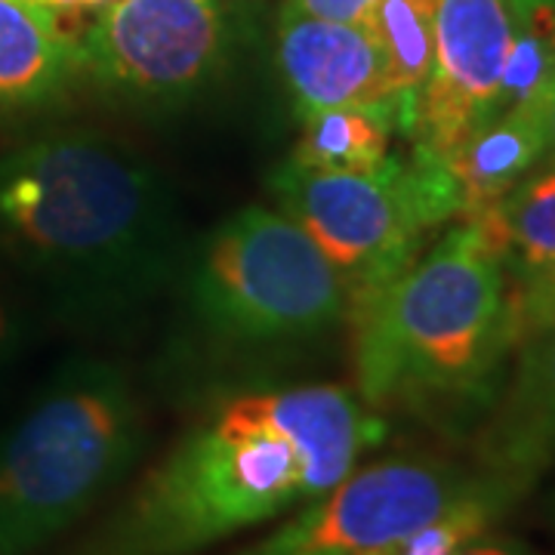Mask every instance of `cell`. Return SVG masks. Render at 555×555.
Masks as SVG:
<instances>
[{
    "mask_svg": "<svg viewBox=\"0 0 555 555\" xmlns=\"http://www.w3.org/2000/svg\"><path fill=\"white\" fill-rule=\"evenodd\" d=\"M31 3H35V0H31Z\"/></svg>",
    "mask_w": 555,
    "mask_h": 555,
    "instance_id": "28",
    "label": "cell"
},
{
    "mask_svg": "<svg viewBox=\"0 0 555 555\" xmlns=\"http://www.w3.org/2000/svg\"><path fill=\"white\" fill-rule=\"evenodd\" d=\"M40 7L53 10V13H68V10H83V0H35Z\"/></svg>",
    "mask_w": 555,
    "mask_h": 555,
    "instance_id": "24",
    "label": "cell"
},
{
    "mask_svg": "<svg viewBox=\"0 0 555 555\" xmlns=\"http://www.w3.org/2000/svg\"><path fill=\"white\" fill-rule=\"evenodd\" d=\"M555 324V266L506 281V331L509 346Z\"/></svg>",
    "mask_w": 555,
    "mask_h": 555,
    "instance_id": "18",
    "label": "cell"
},
{
    "mask_svg": "<svg viewBox=\"0 0 555 555\" xmlns=\"http://www.w3.org/2000/svg\"><path fill=\"white\" fill-rule=\"evenodd\" d=\"M516 35L518 16L509 0H438L436 53L411 130L420 152L448 160L494 118Z\"/></svg>",
    "mask_w": 555,
    "mask_h": 555,
    "instance_id": "9",
    "label": "cell"
},
{
    "mask_svg": "<svg viewBox=\"0 0 555 555\" xmlns=\"http://www.w3.org/2000/svg\"><path fill=\"white\" fill-rule=\"evenodd\" d=\"M189 297L204 327L241 343L315 337L349 309L337 266L272 207H244L207 235L189 269Z\"/></svg>",
    "mask_w": 555,
    "mask_h": 555,
    "instance_id": "5",
    "label": "cell"
},
{
    "mask_svg": "<svg viewBox=\"0 0 555 555\" xmlns=\"http://www.w3.org/2000/svg\"><path fill=\"white\" fill-rule=\"evenodd\" d=\"M145 448V411L112 361L62 367L0 436V555H35L115 491Z\"/></svg>",
    "mask_w": 555,
    "mask_h": 555,
    "instance_id": "4",
    "label": "cell"
},
{
    "mask_svg": "<svg viewBox=\"0 0 555 555\" xmlns=\"http://www.w3.org/2000/svg\"><path fill=\"white\" fill-rule=\"evenodd\" d=\"M473 222L494 254L518 275L555 266V170L537 167L509 195L478 210Z\"/></svg>",
    "mask_w": 555,
    "mask_h": 555,
    "instance_id": "15",
    "label": "cell"
},
{
    "mask_svg": "<svg viewBox=\"0 0 555 555\" xmlns=\"http://www.w3.org/2000/svg\"><path fill=\"white\" fill-rule=\"evenodd\" d=\"M225 38L219 0H118L80 40L83 72L130 105H179L217 78Z\"/></svg>",
    "mask_w": 555,
    "mask_h": 555,
    "instance_id": "8",
    "label": "cell"
},
{
    "mask_svg": "<svg viewBox=\"0 0 555 555\" xmlns=\"http://www.w3.org/2000/svg\"><path fill=\"white\" fill-rule=\"evenodd\" d=\"M112 3H118V0H83V10H105V7H112Z\"/></svg>",
    "mask_w": 555,
    "mask_h": 555,
    "instance_id": "25",
    "label": "cell"
},
{
    "mask_svg": "<svg viewBox=\"0 0 555 555\" xmlns=\"http://www.w3.org/2000/svg\"><path fill=\"white\" fill-rule=\"evenodd\" d=\"M546 40H550V47L555 50V20H553V25H550V31H546Z\"/></svg>",
    "mask_w": 555,
    "mask_h": 555,
    "instance_id": "26",
    "label": "cell"
},
{
    "mask_svg": "<svg viewBox=\"0 0 555 555\" xmlns=\"http://www.w3.org/2000/svg\"><path fill=\"white\" fill-rule=\"evenodd\" d=\"M454 555H537L531 546H525L521 540L506 534H494V531H485V534L473 537L466 546H460Z\"/></svg>",
    "mask_w": 555,
    "mask_h": 555,
    "instance_id": "20",
    "label": "cell"
},
{
    "mask_svg": "<svg viewBox=\"0 0 555 555\" xmlns=\"http://www.w3.org/2000/svg\"><path fill=\"white\" fill-rule=\"evenodd\" d=\"M513 10H516L518 25H528V28H540V22H546V31L555 20V0H509Z\"/></svg>",
    "mask_w": 555,
    "mask_h": 555,
    "instance_id": "21",
    "label": "cell"
},
{
    "mask_svg": "<svg viewBox=\"0 0 555 555\" xmlns=\"http://www.w3.org/2000/svg\"><path fill=\"white\" fill-rule=\"evenodd\" d=\"M83 72V50L60 13L31 0H0V115L62 100Z\"/></svg>",
    "mask_w": 555,
    "mask_h": 555,
    "instance_id": "12",
    "label": "cell"
},
{
    "mask_svg": "<svg viewBox=\"0 0 555 555\" xmlns=\"http://www.w3.org/2000/svg\"><path fill=\"white\" fill-rule=\"evenodd\" d=\"M540 167H550V170H555V160H546V164H540Z\"/></svg>",
    "mask_w": 555,
    "mask_h": 555,
    "instance_id": "27",
    "label": "cell"
},
{
    "mask_svg": "<svg viewBox=\"0 0 555 555\" xmlns=\"http://www.w3.org/2000/svg\"><path fill=\"white\" fill-rule=\"evenodd\" d=\"M356 392L374 411L463 414L494 389L513 349L506 266L473 222L349 302Z\"/></svg>",
    "mask_w": 555,
    "mask_h": 555,
    "instance_id": "3",
    "label": "cell"
},
{
    "mask_svg": "<svg viewBox=\"0 0 555 555\" xmlns=\"http://www.w3.org/2000/svg\"><path fill=\"white\" fill-rule=\"evenodd\" d=\"M503 396L478 433V469L528 491L555 466V324L516 346Z\"/></svg>",
    "mask_w": 555,
    "mask_h": 555,
    "instance_id": "11",
    "label": "cell"
},
{
    "mask_svg": "<svg viewBox=\"0 0 555 555\" xmlns=\"http://www.w3.org/2000/svg\"><path fill=\"white\" fill-rule=\"evenodd\" d=\"M275 56L299 118L339 105H396L414 130V108L396 93L386 56L364 28L284 7Z\"/></svg>",
    "mask_w": 555,
    "mask_h": 555,
    "instance_id": "10",
    "label": "cell"
},
{
    "mask_svg": "<svg viewBox=\"0 0 555 555\" xmlns=\"http://www.w3.org/2000/svg\"><path fill=\"white\" fill-rule=\"evenodd\" d=\"M436 7L438 0H379L364 28L379 43L392 87L411 108H416V96L433 68Z\"/></svg>",
    "mask_w": 555,
    "mask_h": 555,
    "instance_id": "16",
    "label": "cell"
},
{
    "mask_svg": "<svg viewBox=\"0 0 555 555\" xmlns=\"http://www.w3.org/2000/svg\"><path fill=\"white\" fill-rule=\"evenodd\" d=\"M525 491H518L516 485L496 478L494 485H488L485 491L460 500L456 506H451L448 513H441L433 521L414 528L411 534L398 537L392 543L371 550L364 555H454L460 546H466L473 537L491 531L496 518L503 516L518 496Z\"/></svg>",
    "mask_w": 555,
    "mask_h": 555,
    "instance_id": "17",
    "label": "cell"
},
{
    "mask_svg": "<svg viewBox=\"0 0 555 555\" xmlns=\"http://www.w3.org/2000/svg\"><path fill=\"white\" fill-rule=\"evenodd\" d=\"M496 476L433 456H386L352 469L339 485L302 503L294 518L235 555H364L411 534Z\"/></svg>",
    "mask_w": 555,
    "mask_h": 555,
    "instance_id": "7",
    "label": "cell"
},
{
    "mask_svg": "<svg viewBox=\"0 0 555 555\" xmlns=\"http://www.w3.org/2000/svg\"><path fill=\"white\" fill-rule=\"evenodd\" d=\"M13 339H16V324H13V318L7 312V306L0 302V358L13 349Z\"/></svg>",
    "mask_w": 555,
    "mask_h": 555,
    "instance_id": "23",
    "label": "cell"
},
{
    "mask_svg": "<svg viewBox=\"0 0 555 555\" xmlns=\"http://www.w3.org/2000/svg\"><path fill=\"white\" fill-rule=\"evenodd\" d=\"M278 210L337 266L349 302L389 284L416 259L423 232L460 214V192L444 160L416 149L377 173H318L291 160L269 177Z\"/></svg>",
    "mask_w": 555,
    "mask_h": 555,
    "instance_id": "6",
    "label": "cell"
},
{
    "mask_svg": "<svg viewBox=\"0 0 555 555\" xmlns=\"http://www.w3.org/2000/svg\"><path fill=\"white\" fill-rule=\"evenodd\" d=\"M543 133H546V160H555V83L550 90V96L543 102Z\"/></svg>",
    "mask_w": 555,
    "mask_h": 555,
    "instance_id": "22",
    "label": "cell"
},
{
    "mask_svg": "<svg viewBox=\"0 0 555 555\" xmlns=\"http://www.w3.org/2000/svg\"><path fill=\"white\" fill-rule=\"evenodd\" d=\"M0 235L78 306L152 297L182 259L179 204L149 160L93 130H56L0 158Z\"/></svg>",
    "mask_w": 555,
    "mask_h": 555,
    "instance_id": "1",
    "label": "cell"
},
{
    "mask_svg": "<svg viewBox=\"0 0 555 555\" xmlns=\"http://www.w3.org/2000/svg\"><path fill=\"white\" fill-rule=\"evenodd\" d=\"M287 7L297 10V13H306V16H315V20L367 28L379 0H287Z\"/></svg>",
    "mask_w": 555,
    "mask_h": 555,
    "instance_id": "19",
    "label": "cell"
},
{
    "mask_svg": "<svg viewBox=\"0 0 555 555\" xmlns=\"http://www.w3.org/2000/svg\"><path fill=\"white\" fill-rule=\"evenodd\" d=\"M291 164L318 173H377L392 160V137L411 133L396 105H339L299 118Z\"/></svg>",
    "mask_w": 555,
    "mask_h": 555,
    "instance_id": "14",
    "label": "cell"
},
{
    "mask_svg": "<svg viewBox=\"0 0 555 555\" xmlns=\"http://www.w3.org/2000/svg\"><path fill=\"white\" fill-rule=\"evenodd\" d=\"M349 473L259 392L235 396L179 438L68 555H195L299 509Z\"/></svg>",
    "mask_w": 555,
    "mask_h": 555,
    "instance_id": "2",
    "label": "cell"
},
{
    "mask_svg": "<svg viewBox=\"0 0 555 555\" xmlns=\"http://www.w3.org/2000/svg\"><path fill=\"white\" fill-rule=\"evenodd\" d=\"M546 158V133L540 108H509L478 127L444 160L460 192V214L473 217L509 195Z\"/></svg>",
    "mask_w": 555,
    "mask_h": 555,
    "instance_id": "13",
    "label": "cell"
}]
</instances>
